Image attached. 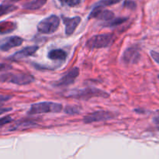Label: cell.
I'll list each match as a JSON object with an SVG mask.
<instances>
[{
  "label": "cell",
  "instance_id": "7c38bea8",
  "mask_svg": "<svg viewBox=\"0 0 159 159\" xmlns=\"http://www.w3.org/2000/svg\"><path fill=\"white\" fill-rule=\"evenodd\" d=\"M61 19L65 26V34L67 36H70L74 34L75 30L82 21L80 16L66 17L65 16H61Z\"/></svg>",
  "mask_w": 159,
  "mask_h": 159
},
{
  "label": "cell",
  "instance_id": "52a82bcc",
  "mask_svg": "<svg viewBox=\"0 0 159 159\" xmlns=\"http://www.w3.org/2000/svg\"><path fill=\"white\" fill-rule=\"evenodd\" d=\"M79 68L78 67H74L73 68L70 69L67 73H65V75L62 76L58 81L54 82L53 85L56 87H64L68 86L74 83L75 79L79 75Z\"/></svg>",
  "mask_w": 159,
  "mask_h": 159
},
{
  "label": "cell",
  "instance_id": "83f0119b",
  "mask_svg": "<svg viewBox=\"0 0 159 159\" xmlns=\"http://www.w3.org/2000/svg\"><path fill=\"white\" fill-rule=\"evenodd\" d=\"M20 1V0H6V2H16Z\"/></svg>",
  "mask_w": 159,
  "mask_h": 159
},
{
  "label": "cell",
  "instance_id": "e0dca14e",
  "mask_svg": "<svg viewBox=\"0 0 159 159\" xmlns=\"http://www.w3.org/2000/svg\"><path fill=\"white\" fill-rule=\"evenodd\" d=\"M127 20H128V18H127V17L113 18L112 20H109V21L105 22L102 24V26H104V27H115V26H118L124 23L126 21H127Z\"/></svg>",
  "mask_w": 159,
  "mask_h": 159
},
{
  "label": "cell",
  "instance_id": "8992f818",
  "mask_svg": "<svg viewBox=\"0 0 159 159\" xmlns=\"http://www.w3.org/2000/svg\"><path fill=\"white\" fill-rule=\"evenodd\" d=\"M116 114L110 111H99L93 112L84 116L83 122L85 124H92L95 122H101V121H107L115 118Z\"/></svg>",
  "mask_w": 159,
  "mask_h": 159
},
{
  "label": "cell",
  "instance_id": "d6986e66",
  "mask_svg": "<svg viewBox=\"0 0 159 159\" xmlns=\"http://www.w3.org/2000/svg\"><path fill=\"white\" fill-rule=\"evenodd\" d=\"M122 0H100L98 2H96V4L94 5L93 7H107V6H113V5L117 4V3L120 2Z\"/></svg>",
  "mask_w": 159,
  "mask_h": 159
},
{
  "label": "cell",
  "instance_id": "ffe728a7",
  "mask_svg": "<svg viewBox=\"0 0 159 159\" xmlns=\"http://www.w3.org/2000/svg\"><path fill=\"white\" fill-rule=\"evenodd\" d=\"M61 5L67 7H75L80 5L84 0H58Z\"/></svg>",
  "mask_w": 159,
  "mask_h": 159
},
{
  "label": "cell",
  "instance_id": "4316f807",
  "mask_svg": "<svg viewBox=\"0 0 159 159\" xmlns=\"http://www.w3.org/2000/svg\"><path fill=\"white\" fill-rule=\"evenodd\" d=\"M12 110V108H9V107H4V108H0V115L3 114L5 113H7Z\"/></svg>",
  "mask_w": 159,
  "mask_h": 159
},
{
  "label": "cell",
  "instance_id": "5bb4252c",
  "mask_svg": "<svg viewBox=\"0 0 159 159\" xmlns=\"http://www.w3.org/2000/svg\"><path fill=\"white\" fill-rule=\"evenodd\" d=\"M48 57L51 61H65L67 58V53L62 49H52L48 51Z\"/></svg>",
  "mask_w": 159,
  "mask_h": 159
},
{
  "label": "cell",
  "instance_id": "8fae6325",
  "mask_svg": "<svg viewBox=\"0 0 159 159\" xmlns=\"http://www.w3.org/2000/svg\"><path fill=\"white\" fill-rule=\"evenodd\" d=\"M38 49L39 47L36 46V45L26 47V48H24L23 49L14 53L11 57H9V59L11 61H13L23 60V59L31 57V56H33L34 54H35L36 52L38 51Z\"/></svg>",
  "mask_w": 159,
  "mask_h": 159
},
{
  "label": "cell",
  "instance_id": "484cf974",
  "mask_svg": "<svg viewBox=\"0 0 159 159\" xmlns=\"http://www.w3.org/2000/svg\"><path fill=\"white\" fill-rule=\"evenodd\" d=\"M11 65H7L5 63H0V71H7V70L11 69Z\"/></svg>",
  "mask_w": 159,
  "mask_h": 159
},
{
  "label": "cell",
  "instance_id": "603a6c76",
  "mask_svg": "<svg viewBox=\"0 0 159 159\" xmlns=\"http://www.w3.org/2000/svg\"><path fill=\"white\" fill-rule=\"evenodd\" d=\"M12 96H9V95H2L0 94V104L3 103V102H6L7 101L10 100L12 99Z\"/></svg>",
  "mask_w": 159,
  "mask_h": 159
},
{
  "label": "cell",
  "instance_id": "7a4b0ae2",
  "mask_svg": "<svg viewBox=\"0 0 159 159\" xmlns=\"http://www.w3.org/2000/svg\"><path fill=\"white\" fill-rule=\"evenodd\" d=\"M35 81L34 76L26 73H9L0 74V82L12 83L17 85H26Z\"/></svg>",
  "mask_w": 159,
  "mask_h": 159
},
{
  "label": "cell",
  "instance_id": "44dd1931",
  "mask_svg": "<svg viewBox=\"0 0 159 159\" xmlns=\"http://www.w3.org/2000/svg\"><path fill=\"white\" fill-rule=\"evenodd\" d=\"M65 112L69 115L79 114L81 113V108L76 106H67L65 108Z\"/></svg>",
  "mask_w": 159,
  "mask_h": 159
},
{
  "label": "cell",
  "instance_id": "9c48e42d",
  "mask_svg": "<svg viewBox=\"0 0 159 159\" xmlns=\"http://www.w3.org/2000/svg\"><path fill=\"white\" fill-rule=\"evenodd\" d=\"M113 18H114V13L112 11L101 7H93V10L88 16L89 20L97 19V20H104L105 22L109 21Z\"/></svg>",
  "mask_w": 159,
  "mask_h": 159
},
{
  "label": "cell",
  "instance_id": "3957f363",
  "mask_svg": "<svg viewBox=\"0 0 159 159\" xmlns=\"http://www.w3.org/2000/svg\"><path fill=\"white\" fill-rule=\"evenodd\" d=\"M62 105L61 103L54 102H40L34 103L30 106L27 112L30 116L42 113H60L62 110Z\"/></svg>",
  "mask_w": 159,
  "mask_h": 159
},
{
  "label": "cell",
  "instance_id": "ba28073f",
  "mask_svg": "<svg viewBox=\"0 0 159 159\" xmlns=\"http://www.w3.org/2000/svg\"><path fill=\"white\" fill-rule=\"evenodd\" d=\"M23 42V39L18 36L7 37L0 40V51H8L13 48L20 47Z\"/></svg>",
  "mask_w": 159,
  "mask_h": 159
},
{
  "label": "cell",
  "instance_id": "30bf717a",
  "mask_svg": "<svg viewBox=\"0 0 159 159\" xmlns=\"http://www.w3.org/2000/svg\"><path fill=\"white\" fill-rule=\"evenodd\" d=\"M141 54L139 50L135 48H128L124 51L122 55V61L126 65H134L139 61Z\"/></svg>",
  "mask_w": 159,
  "mask_h": 159
},
{
  "label": "cell",
  "instance_id": "7402d4cb",
  "mask_svg": "<svg viewBox=\"0 0 159 159\" xmlns=\"http://www.w3.org/2000/svg\"><path fill=\"white\" fill-rule=\"evenodd\" d=\"M12 121H13V118L10 116H6L4 117H1L0 118V127L5 125V124H9Z\"/></svg>",
  "mask_w": 159,
  "mask_h": 159
},
{
  "label": "cell",
  "instance_id": "5b68a950",
  "mask_svg": "<svg viewBox=\"0 0 159 159\" xmlns=\"http://www.w3.org/2000/svg\"><path fill=\"white\" fill-rule=\"evenodd\" d=\"M60 25V18L56 15H51L38 23L37 31L42 34H51L55 32Z\"/></svg>",
  "mask_w": 159,
  "mask_h": 159
},
{
  "label": "cell",
  "instance_id": "277c9868",
  "mask_svg": "<svg viewBox=\"0 0 159 159\" xmlns=\"http://www.w3.org/2000/svg\"><path fill=\"white\" fill-rule=\"evenodd\" d=\"M116 37L113 34H102L95 35L89 39L85 47L90 50L99 49L110 47L114 42Z\"/></svg>",
  "mask_w": 159,
  "mask_h": 159
},
{
  "label": "cell",
  "instance_id": "4fadbf2b",
  "mask_svg": "<svg viewBox=\"0 0 159 159\" xmlns=\"http://www.w3.org/2000/svg\"><path fill=\"white\" fill-rule=\"evenodd\" d=\"M38 127V124L34 120H20L16 121L9 127L10 131L14 130H25L27 129L34 128Z\"/></svg>",
  "mask_w": 159,
  "mask_h": 159
},
{
  "label": "cell",
  "instance_id": "6da1fadb",
  "mask_svg": "<svg viewBox=\"0 0 159 159\" xmlns=\"http://www.w3.org/2000/svg\"><path fill=\"white\" fill-rule=\"evenodd\" d=\"M67 97L72 98L80 100H89L92 98H108L110 95L107 92L102 89L93 87H88V88L82 89L74 90L70 92L69 94L67 95Z\"/></svg>",
  "mask_w": 159,
  "mask_h": 159
},
{
  "label": "cell",
  "instance_id": "ac0fdd59",
  "mask_svg": "<svg viewBox=\"0 0 159 159\" xmlns=\"http://www.w3.org/2000/svg\"><path fill=\"white\" fill-rule=\"evenodd\" d=\"M16 9L17 6H14L12 4H6V3L1 4L0 5V16L14 12Z\"/></svg>",
  "mask_w": 159,
  "mask_h": 159
},
{
  "label": "cell",
  "instance_id": "9a60e30c",
  "mask_svg": "<svg viewBox=\"0 0 159 159\" xmlns=\"http://www.w3.org/2000/svg\"><path fill=\"white\" fill-rule=\"evenodd\" d=\"M16 28V23L11 21L0 22V35L13 32Z\"/></svg>",
  "mask_w": 159,
  "mask_h": 159
},
{
  "label": "cell",
  "instance_id": "cb8c5ba5",
  "mask_svg": "<svg viewBox=\"0 0 159 159\" xmlns=\"http://www.w3.org/2000/svg\"><path fill=\"white\" fill-rule=\"evenodd\" d=\"M124 7L129 8V9H134V8L136 7V3H135V2L129 0V1H126L125 2H124Z\"/></svg>",
  "mask_w": 159,
  "mask_h": 159
},
{
  "label": "cell",
  "instance_id": "d4e9b609",
  "mask_svg": "<svg viewBox=\"0 0 159 159\" xmlns=\"http://www.w3.org/2000/svg\"><path fill=\"white\" fill-rule=\"evenodd\" d=\"M150 54H151V56H152V58L155 60V61L156 62L157 64H158V62H159V54L158 53L155 51H152L150 52Z\"/></svg>",
  "mask_w": 159,
  "mask_h": 159
},
{
  "label": "cell",
  "instance_id": "2e32d148",
  "mask_svg": "<svg viewBox=\"0 0 159 159\" xmlns=\"http://www.w3.org/2000/svg\"><path fill=\"white\" fill-rule=\"evenodd\" d=\"M47 2V0H31L23 4V9L28 10H37L43 7Z\"/></svg>",
  "mask_w": 159,
  "mask_h": 159
}]
</instances>
